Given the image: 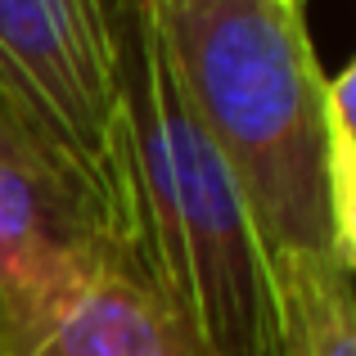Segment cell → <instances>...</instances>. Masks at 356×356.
I'll return each instance as SVG.
<instances>
[{"mask_svg":"<svg viewBox=\"0 0 356 356\" xmlns=\"http://www.w3.org/2000/svg\"><path fill=\"white\" fill-rule=\"evenodd\" d=\"M113 5H118V9H127V0H113Z\"/></svg>","mask_w":356,"mask_h":356,"instance_id":"obj_9","label":"cell"},{"mask_svg":"<svg viewBox=\"0 0 356 356\" xmlns=\"http://www.w3.org/2000/svg\"><path fill=\"white\" fill-rule=\"evenodd\" d=\"M113 252L90 208L0 113V348L50 321Z\"/></svg>","mask_w":356,"mask_h":356,"instance_id":"obj_4","label":"cell"},{"mask_svg":"<svg viewBox=\"0 0 356 356\" xmlns=\"http://www.w3.org/2000/svg\"><path fill=\"white\" fill-rule=\"evenodd\" d=\"M275 356H356L352 266L330 252H293L270 261Z\"/></svg>","mask_w":356,"mask_h":356,"instance_id":"obj_6","label":"cell"},{"mask_svg":"<svg viewBox=\"0 0 356 356\" xmlns=\"http://www.w3.org/2000/svg\"><path fill=\"white\" fill-rule=\"evenodd\" d=\"M0 356H5V348H0Z\"/></svg>","mask_w":356,"mask_h":356,"instance_id":"obj_10","label":"cell"},{"mask_svg":"<svg viewBox=\"0 0 356 356\" xmlns=\"http://www.w3.org/2000/svg\"><path fill=\"white\" fill-rule=\"evenodd\" d=\"M289 5H293V9H307V0H289Z\"/></svg>","mask_w":356,"mask_h":356,"instance_id":"obj_8","label":"cell"},{"mask_svg":"<svg viewBox=\"0 0 356 356\" xmlns=\"http://www.w3.org/2000/svg\"><path fill=\"white\" fill-rule=\"evenodd\" d=\"M136 266L203 356H275L270 270L221 154L194 122L154 0L122 14Z\"/></svg>","mask_w":356,"mask_h":356,"instance_id":"obj_2","label":"cell"},{"mask_svg":"<svg viewBox=\"0 0 356 356\" xmlns=\"http://www.w3.org/2000/svg\"><path fill=\"white\" fill-rule=\"evenodd\" d=\"M154 18L266 266L293 252L339 257L325 185V72L302 9L289 0H154Z\"/></svg>","mask_w":356,"mask_h":356,"instance_id":"obj_1","label":"cell"},{"mask_svg":"<svg viewBox=\"0 0 356 356\" xmlns=\"http://www.w3.org/2000/svg\"><path fill=\"white\" fill-rule=\"evenodd\" d=\"M356 68L325 77V185H330L334 252L356 266V127H352Z\"/></svg>","mask_w":356,"mask_h":356,"instance_id":"obj_7","label":"cell"},{"mask_svg":"<svg viewBox=\"0 0 356 356\" xmlns=\"http://www.w3.org/2000/svg\"><path fill=\"white\" fill-rule=\"evenodd\" d=\"M5 356H203L172 307L122 252Z\"/></svg>","mask_w":356,"mask_h":356,"instance_id":"obj_5","label":"cell"},{"mask_svg":"<svg viewBox=\"0 0 356 356\" xmlns=\"http://www.w3.org/2000/svg\"><path fill=\"white\" fill-rule=\"evenodd\" d=\"M122 14L113 0H0V113L136 266Z\"/></svg>","mask_w":356,"mask_h":356,"instance_id":"obj_3","label":"cell"}]
</instances>
